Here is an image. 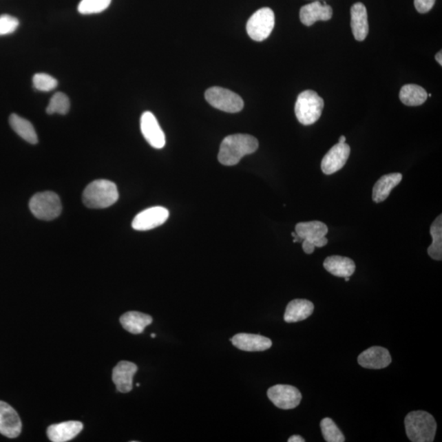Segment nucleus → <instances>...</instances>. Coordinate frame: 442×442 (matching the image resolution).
I'll list each match as a JSON object with an SVG mask.
<instances>
[{
    "label": "nucleus",
    "mask_w": 442,
    "mask_h": 442,
    "mask_svg": "<svg viewBox=\"0 0 442 442\" xmlns=\"http://www.w3.org/2000/svg\"><path fill=\"white\" fill-rule=\"evenodd\" d=\"M258 147V140L250 134H232L225 137L221 143L219 162L224 166H235L244 156L255 153Z\"/></svg>",
    "instance_id": "1"
},
{
    "label": "nucleus",
    "mask_w": 442,
    "mask_h": 442,
    "mask_svg": "<svg viewBox=\"0 0 442 442\" xmlns=\"http://www.w3.org/2000/svg\"><path fill=\"white\" fill-rule=\"evenodd\" d=\"M118 198V187L114 182L107 180L93 181L83 193L84 204L91 209L109 207L115 204Z\"/></svg>",
    "instance_id": "2"
},
{
    "label": "nucleus",
    "mask_w": 442,
    "mask_h": 442,
    "mask_svg": "<svg viewBox=\"0 0 442 442\" xmlns=\"http://www.w3.org/2000/svg\"><path fill=\"white\" fill-rule=\"evenodd\" d=\"M407 436L413 442H432L434 441L436 423L432 415L425 411H413L405 419Z\"/></svg>",
    "instance_id": "3"
},
{
    "label": "nucleus",
    "mask_w": 442,
    "mask_h": 442,
    "mask_svg": "<svg viewBox=\"0 0 442 442\" xmlns=\"http://www.w3.org/2000/svg\"><path fill=\"white\" fill-rule=\"evenodd\" d=\"M324 106V99L315 91L305 90L298 95L295 104V114L299 123L310 125L322 116Z\"/></svg>",
    "instance_id": "4"
},
{
    "label": "nucleus",
    "mask_w": 442,
    "mask_h": 442,
    "mask_svg": "<svg viewBox=\"0 0 442 442\" xmlns=\"http://www.w3.org/2000/svg\"><path fill=\"white\" fill-rule=\"evenodd\" d=\"M30 211L39 220H54L62 212V203L58 194L53 192H43L34 194L30 199Z\"/></svg>",
    "instance_id": "5"
},
{
    "label": "nucleus",
    "mask_w": 442,
    "mask_h": 442,
    "mask_svg": "<svg viewBox=\"0 0 442 442\" xmlns=\"http://www.w3.org/2000/svg\"><path fill=\"white\" fill-rule=\"evenodd\" d=\"M275 23L274 12L270 8H262L250 17L246 23V32L253 41L262 42L270 36Z\"/></svg>",
    "instance_id": "6"
},
{
    "label": "nucleus",
    "mask_w": 442,
    "mask_h": 442,
    "mask_svg": "<svg viewBox=\"0 0 442 442\" xmlns=\"http://www.w3.org/2000/svg\"><path fill=\"white\" fill-rule=\"evenodd\" d=\"M206 101L216 109L237 114L244 107V101L233 91L221 87H211L205 93Z\"/></svg>",
    "instance_id": "7"
},
{
    "label": "nucleus",
    "mask_w": 442,
    "mask_h": 442,
    "mask_svg": "<svg viewBox=\"0 0 442 442\" xmlns=\"http://www.w3.org/2000/svg\"><path fill=\"white\" fill-rule=\"evenodd\" d=\"M267 396L273 404L282 410L296 408L302 401V393L293 386L279 384L268 390Z\"/></svg>",
    "instance_id": "8"
},
{
    "label": "nucleus",
    "mask_w": 442,
    "mask_h": 442,
    "mask_svg": "<svg viewBox=\"0 0 442 442\" xmlns=\"http://www.w3.org/2000/svg\"><path fill=\"white\" fill-rule=\"evenodd\" d=\"M169 218V211L162 207L147 208L138 213L132 221V227L138 231H150L163 224Z\"/></svg>",
    "instance_id": "9"
},
{
    "label": "nucleus",
    "mask_w": 442,
    "mask_h": 442,
    "mask_svg": "<svg viewBox=\"0 0 442 442\" xmlns=\"http://www.w3.org/2000/svg\"><path fill=\"white\" fill-rule=\"evenodd\" d=\"M140 128L146 141L154 149H161L166 145V136L157 118L151 112L143 114Z\"/></svg>",
    "instance_id": "10"
},
{
    "label": "nucleus",
    "mask_w": 442,
    "mask_h": 442,
    "mask_svg": "<svg viewBox=\"0 0 442 442\" xmlns=\"http://www.w3.org/2000/svg\"><path fill=\"white\" fill-rule=\"evenodd\" d=\"M23 428L17 411L6 402L0 401V433L8 439H16Z\"/></svg>",
    "instance_id": "11"
},
{
    "label": "nucleus",
    "mask_w": 442,
    "mask_h": 442,
    "mask_svg": "<svg viewBox=\"0 0 442 442\" xmlns=\"http://www.w3.org/2000/svg\"><path fill=\"white\" fill-rule=\"evenodd\" d=\"M350 154V147L348 145L339 144L333 146L324 156L322 169L325 175L335 174L344 167L348 162Z\"/></svg>",
    "instance_id": "12"
},
{
    "label": "nucleus",
    "mask_w": 442,
    "mask_h": 442,
    "mask_svg": "<svg viewBox=\"0 0 442 442\" xmlns=\"http://www.w3.org/2000/svg\"><path fill=\"white\" fill-rule=\"evenodd\" d=\"M358 363L363 368L380 370L392 363V357L388 350L381 346H372L359 355Z\"/></svg>",
    "instance_id": "13"
},
{
    "label": "nucleus",
    "mask_w": 442,
    "mask_h": 442,
    "mask_svg": "<svg viewBox=\"0 0 442 442\" xmlns=\"http://www.w3.org/2000/svg\"><path fill=\"white\" fill-rule=\"evenodd\" d=\"M138 367L136 364L129 361H120L112 371V381L118 392L128 393L133 389V378L136 374Z\"/></svg>",
    "instance_id": "14"
},
{
    "label": "nucleus",
    "mask_w": 442,
    "mask_h": 442,
    "mask_svg": "<svg viewBox=\"0 0 442 442\" xmlns=\"http://www.w3.org/2000/svg\"><path fill=\"white\" fill-rule=\"evenodd\" d=\"M231 340L235 348L244 352H264L272 346L268 337L251 333H238Z\"/></svg>",
    "instance_id": "15"
},
{
    "label": "nucleus",
    "mask_w": 442,
    "mask_h": 442,
    "mask_svg": "<svg viewBox=\"0 0 442 442\" xmlns=\"http://www.w3.org/2000/svg\"><path fill=\"white\" fill-rule=\"evenodd\" d=\"M83 423L79 421H67L53 424L47 429V435L53 442L71 441L83 430Z\"/></svg>",
    "instance_id": "16"
},
{
    "label": "nucleus",
    "mask_w": 442,
    "mask_h": 442,
    "mask_svg": "<svg viewBox=\"0 0 442 442\" xmlns=\"http://www.w3.org/2000/svg\"><path fill=\"white\" fill-rule=\"evenodd\" d=\"M333 8L325 2L316 1L303 6L300 10V20L310 27L318 21H328L332 19Z\"/></svg>",
    "instance_id": "17"
},
{
    "label": "nucleus",
    "mask_w": 442,
    "mask_h": 442,
    "mask_svg": "<svg viewBox=\"0 0 442 442\" xmlns=\"http://www.w3.org/2000/svg\"><path fill=\"white\" fill-rule=\"evenodd\" d=\"M350 25L355 40L363 41L368 34V14L365 6L362 3H355L350 10Z\"/></svg>",
    "instance_id": "18"
},
{
    "label": "nucleus",
    "mask_w": 442,
    "mask_h": 442,
    "mask_svg": "<svg viewBox=\"0 0 442 442\" xmlns=\"http://www.w3.org/2000/svg\"><path fill=\"white\" fill-rule=\"evenodd\" d=\"M313 303L306 299H295L288 303L284 314V320L287 323L302 322L313 313Z\"/></svg>",
    "instance_id": "19"
},
{
    "label": "nucleus",
    "mask_w": 442,
    "mask_h": 442,
    "mask_svg": "<svg viewBox=\"0 0 442 442\" xmlns=\"http://www.w3.org/2000/svg\"><path fill=\"white\" fill-rule=\"evenodd\" d=\"M120 324L132 335H140L147 326L153 323L150 315L138 311H129L121 315Z\"/></svg>",
    "instance_id": "20"
},
{
    "label": "nucleus",
    "mask_w": 442,
    "mask_h": 442,
    "mask_svg": "<svg viewBox=\"0 0 442 442\" xmlns=\"http://www.w3.org/2000/svg\"><path fill=\"white\" fill-rule=\"evenodd\" d=\"M401 180L402 175L400 173H392L381 177L372 188V200L376 203L385 201Z\"/></svg>",
    "instance_id": "21"
},
{
    "label": "nucleus",
    "mask_w": 442,
    "mask_h": 442,
    "mask_svg": "<svg viewBox=\"0 0 442 442\" xmlns=\"http://www.w3.org/2000/svg\"><path fill=\"white\" fill-rule=\"evenodd\" d=\"M324 267L331 275L341 278L352 276L355 271V264L352 260L341 255H332L325 259Z\"/></svg>",
    "instance_id": "22"
},
{
    "label": "nucleus",
    "mask_w": 442,
    "mask_h": 442,
    "mask_svg": "<svg viewBox=\"0 0 442 442\" xmlns=\"http://www.w3.org/2000/svg\"><path fill=\"white\" fill-rule=\"evenodd\" d=\"M296 233L301 240L309 242L326 236L328 228L322 221L315 220L309 222L298 223L295 228Z\"/></svg>",
    "instance_id": "23"
},
{
    "label": "nucleus",
    "mask_w": 442,
    "mask_h": 442,
    "mask_svg": "<svg viewBox=\"0 0 442 442\" xmlns=\"http://www.w3.org/2000/svg\"><path fill=\"white\" fill-rule=\"evenodd\" d=\"M401 101L406 106L416 107L422 105L428 99L427 91L417 85H406L401 90Z\"/></svg>",
    "instance_id": "24"
},
{
    "label": "nucleus",
    "mask_w": 442,
    "mask_h": 442,
    "mask_svg": "<svg viewBox=\"0 0 442 442\" xmlns=\"http://www.w3.org/2000/svg\"><path fill=\"white\" fill-rule=\"evenodd\" d=\"M10 124L14 131L24 140L32 145L38 143L37 134L32 123L17 114H12L10 118Z\"/></svg>",
    "instance_id": "25"
},
{
    "label": "nucleus",
    "mask_w": 442,
    "mask_h": 442,
    "mask_svg": "<svg viewBox=\"0 0 442 442\" xmlns=\"http://www.w3.org/2000/svg\"><path fill=\"white\" fill-rule=\"evenodd\" d=\"M430 233L432 242L428 249L429 257L436 261L442 259V215L437 216L431 225Z\"/></svg>",
    "instance_id": "26"
},
{
    "label": "nucleus",
    "mask_w": 442,
    "mask_h": 442,
    "mask_svg": "<svg viewBox=\"0 0 442 442\" xmlns=\"http://www.w3.org/2000/svg\"><path fill=\"white\" fill-rule=\"evenodd\" d=\"M70 110V101L66 94L62 92L56 93L50 99L49 105L46 108L48 114L66 115Z\"/></svg>",
    "instance_id": "27"
},
{
    "label": "nucleus",
    "mask_w": 442,
    "mask_h": 442,
    "mask_svg": "<svg viewBox=\"0 0 442 442\" xmlns=\"http://www.w3.org/2000/svg\"><path fill=\"white\" fill-rule=\"evenodd\" d=\"M324 439L327 442H344L345 436L331 419L324 418L320 423Z\"/></svg>",
    "instance_id": "28"
},
{
    "label": "nucleus",
    "mask_w": 442,
    "mask_h": 442,
    "mask_svg": "<svg viewBox=\"0 0 442 442\" xmlns=\"http://www.w3.org/2000/svg\"><path fill=\"white\" fill-rule=\"evenodd\" d=\"M111 2L112 0H81L78 12L83 15L101 14L109 7Z\"/></svg>",
    "instance_id": "29"
},
{
    "label": "nucleus",
    "mask_w": 442,
    "mask_h": 442,
    "mask_svg": "<svg viewBox=\"0 0 442 442\" xmlns=\"http://www.w3.org/2000/svg\"><path fill=\"white\" fill-rule=\"evenodd\" d=\"M32 82L34 88L43 91V92H49V91L54 90L58 86V81L45 73L36 74L33 76Z\"/></svg>",
    "instance_id": "30"
},
{
    "label": "nucleus",
    "mask_w": 442,
    "mask_h": 442,
    "mask_svg": "<svg viewBox=\"0 0 442 442\" xmlns=\"http://www.w3.org/2000/svg\"><path fill=\"white\" fill-rule=\"evenodd\" d=\"M19 25V21L16 17L7 14L0 16V36L14 33Z\"/></svg>",
    "instance_id": "31"
},
{
    "label": "nucleus",
    "mask_w": 442,
    "mask_h": 442,
    "mask_svg": "<svg viewBox=\"0 0 442 442\" xmlns=\"http://www.w3.org/2000/svg\"><path fill=\"white\" fill-rule=\"evenodd\" d=\"M436 0H414L416 10L420 14H426L434 6Z\"/></svg>",
    "instance_id": "32"
},
{
    "label": "nucleus",
    "mask_w": 442,
    "mask_h": 442,
    "mask_svg": "<svg viewBox=\"0 0 442 442\" xmlns=\"http://www.w3.org/2000/svg\"><path fill=\"white\" fill-rule=\"evenodd\" d=\"M302 249L305 251L306 254H312L314 253L315 246L311 244L309 241L303 240L302 241Z\"/></svg>",
    "instance_id": "33"
},
{
    "label": "nucleus",
    "mask_w": 442,
    "mask_h": 442,
    "mask_svg": "<svg viewBox=\"0 0 442 442\" xmlns=\"http://www.w3.org/2000/svg\"><path fill=\"white\" fill-rule=\"evenodd\" d=\"M288 442H304L305 440L301 436L294 435L290 437L288 440Z\"/></svg>",
    "instance_id": "34"
},
{
    "label": "nucleus",
    "mask_w": 442,
    "mask_h": 442,
    "mask_svg": "<svg viewBox=\"0 0 442 442\" xmlns=\"http://www.w3.org/2000/svg\"><path fill=\"white\" fill-rule=\"evenodd\" d=\"M436 62L440 64V66H442V52L439 51L435 56Z\"/></svg>",
    "instance_id": "35"
},
{
    "label": "nucleus",
    "mask_w": 442,
    "mask_h": 442,
    "mask_svg": "<svg viewBox=\"0 0 442 442\" xmlns=\"http://www.w3.org/2000/svg\"><path fill=\"white\" fill-rule=\"evenodd\" d=\"M346 141V136H341L339 138V143H340V144H345Z\"/></svg>",
    "instance_id": "36"
},
{
    "label": "nucleus",
    "mask_w": 442,
    "mask_h": 442,
    "mask_svg": "<svg viewBox=\"0 0 442 442\" xmlns=\"http://www.w3.org/2000/svg\"><path fill=\"white\" fill-rule=\"evenodd\" d=\"M345 280L346 282H348L350 280V277H346Z\"/></svg>",
    "instance_id": "37"
},
{
    "label": "nucleus",
    "mask_w": 442,
    "mask_h": 442,
    "mask_svg": "<svg viewBox=\"0 0 442 442\" xmlns=\"http://www.w3.org/2000/svg\"><path fill=\"white\" fill-rule=\"evenodd\" d=\"M151 337H156V335H154V333H151Z\"/></svg>",
    "instance_id": "38"
}]
</instances>
